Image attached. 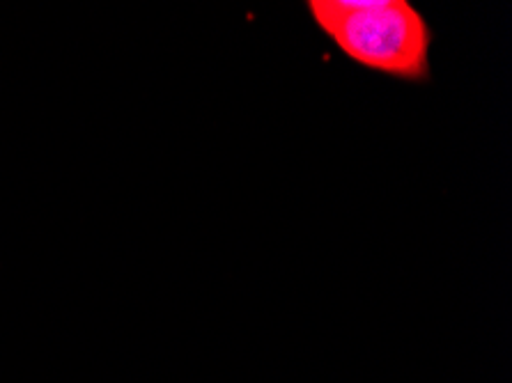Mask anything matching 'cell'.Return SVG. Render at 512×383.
<instances>
[{
  "label": "cell",
  "instance_id": "obj_1",
  "mask_svg": "<svg viewBox=\"0 0 512 383\" xmlns=\"http://www.w3.org/2000/svg\"><path fill=\"white\" fill-rule=\"evenodd\" d=\"M306 7L354 65L395 81H430L432 28L409 0H308Z\"/></svg>",
  "mask_w": 512,
  "mask_h": 383
}]
</instances>
